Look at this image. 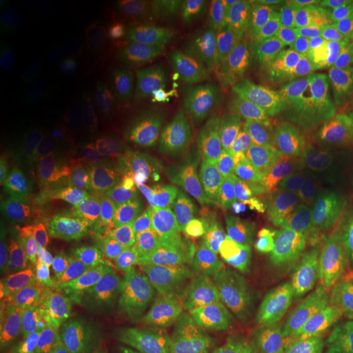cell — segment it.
I'll return each mask as SVG.
<instances>
[{"label":"cell","instance_id":"6da1fadb","mask_svg":"<svg viewBox=\"0 0 353 353\" xmlns=\"http://www.w3.org/2000/svg\"><path fill=\"white\" fill-rule=\"evenodd\" d=\"M327 232L321 224L297 221L280 229L265 243L252 265L254 278L283 294L310 293L327 248Z\"/></svg>","mask_w":353,"mask_h":353},{"label":"cell","instance_id":"7a4b0ae2","mask_svg":"<svg viewBox=\"0 0 353 353\" xmlns=\"http://www.w3.org/2000/svg\"><path fill=\"white\" fill-rule=\"evenodd\" d=\"M233 316L230 338L237 348L248 352L287 347L294 353H306L326 338L325 328L316 318L281 303L252 300Z\"/></svg>","mask_w":353,"mask_h":353},{"label":"cell","instance_id":"3957f363","mask_svg":"<svg viewBox=\"0 0 353 353\" xmlns=\"http://www.w3.org/2000/svg\"><path fill=\"white\" fill-rule=\"evenodd\" d=\"M350 61L300 48H275L254 58L250 79L256 84L330 93L350 75Z\"/></svg>","mask_w":353,"mask_h":353},{"label":"cell","instance_id":"277c9868","mask_svg":"<svg viewBox=\"0 0 353 353\" xmlns=\"http://www.w3.org/2000/svg\"><path fill=\"white\" fill-rule=\"evenodd\" d=\"M274 164L265 202L278 204L297 195L305 185L327 176L334 165V152L323 131H307L271 140Z\"/></svg>","mask_w":353,"mask_h":353},{"label":"cell","instance_id":"5b68a950","mask_svg":"<svg viewBox=\"0 0 353 353\" xmlns=\"http://www.w3.org/2000/svg\"><path fill=\"white\" fill-rule=\"evenodd\" d=\"M328 100L330 93L256 84L241 97L233 112L241 123L268 135L303 125L321 113Z\"/></svg>","mask_w":353,"mask_h":353},{"label":"cell","instance_id":"8992f818","mask_svg":"<svg viewBox=\"0 0 353 353\" xmlns=\"http://www.w3.org/2000/svg\"><path fill=\"white\" fill-rule=\"evenodd\" d=\"M224 178L236 202L255 207L267 194L268 150L254 135H229L223 141Z\"/></svg>","mask_w":353,"mask_h":353},{"label":"cell","instance_id":"52a82bcc","mask_svg":"<svg viewBox=\"0 0 353 353\" xmlns=\"http://www.w3.org/2000/svg\"><path fill=\"white\" fill-rule=\"evenodd\" d=\"M190 202L195 219L210 236H220L230 227L236 199L224 176L212 165L192 166Z\"/></svg>","mask_w":353,"mask_h":353},{"label":"cell","instance_id":"ba28073f","mask_svg":"<svg viewBox=\"0 0 353 353\" xmlns=\"http://www.w3.org/2000/svg\"><path fill=\"white\" fill-rule=\"evenodd\" d=\"M234 19L241 29L268 39L303 34V3L290 0H243L234 6Z\"/></svg>","mask_w":353,"mask_h":353},{"label":"cell","instance_id":"9c48e42d","mask_svg":"<svg viewBox=\"0 0 353 353\" xmlns=\"http://www.w3.org/2000/svg\"><path fill=\"white\" fill-rule=\"evenodd\" d=\"M170 79L176 102L194 109L207 101L214 83V64L201 43L182 46L170 58Z\"/></svg>","mask_w":353,"mask_h":353},{"label":"cell","instance_id":"30bf717a","mask_svg":"<svg viewBox=\"0 0 353 353\" xmlns=\"http://www.w3.org/2000/svg\"><path fill=\"white\" fill-rule=\"evenodd\" d=\"M76 353H139L143 331L127 327L108 309L80 318L75 325Z\"/></svg>","mask_w":353,"mask_h":353},{"label":"cell","instance_id":"8fae6325","mask_svg":"<svg viewBox=\"0 0 353 353\" xmlns=\"http://www.w3.org/2000/svg\"><path fill=\"white\" fill-rule=\"evenodd\" d=\"M318 303L332 312L353 313V228L322 265Z\"/></svg>","mask_w":353,"mask_h":353},{"label":"cell","instance_id":"7c38bea8","mask_svg":"<svg viewBox=\"0 0 353 353\" xmlns=\"http://www.w3.org/2000/svg\"><path fill=\"white\" fill-rule=\"evenodd\" d=\"M165 249L173 262L188 267L195 259L194 211L189 198L169 186L165 202Z\"/></svg>","mask_w":353,"mask_h":353},{"label":"cell","instance_id":"4fadbf2b","mask_svg":"<svg viewBox=\"0 0 353 353\" xmlns=\"http://www.w3.org/2000/svg\"><path fill=\"white\" fill-rule=\"evenodd\" d=\"M190 293L210 314H236L246 307L250 292L243 281L224 272H207L190 281Z\"/></svg>","mask_w":353,"mask_h":353},{"label":"cell","instance_id":"5bb4252c","mask_svg":"<svg viewBox=\"0 0 353 353\" xmlns=\"http://www.w3.org/2000/svg\"><path fill=\"white\" fill-rule=\"evenodd\" d=\"M103 169L89 159H80L64 165L52 178L46 192V205L63 208L87 201L100 189Z\"/></svg>","mask_w":353,"mask_h":353},{"label":"cell","instance_id":"9a60e30c","mask_svg":"<svg viewBox=\"0 0 353 353\" xmlns=\"http://www.w3.org/2000/svg\"><path fill=\"white\" fill-rule=\"evenodd\" d=\"M48 43L45 26L33 16H17L3 26L0 61L8 67H24L34 61Z\"/></svg>","mask_w":353,"mask_h":353},{"label":"cell","instance_id":"2e32d148","mask_svg":"<svg viewBox=\"0 0 353 353\" xmlns=\"http://www.w3.org/2000/svg\"><path fill=\"white\" fill-rule=\"evenodd\" d=\"M87 272L85 263L74 258L51 267L45 288V301L49 314L59 327L64 328L68 325L76 292Z\"/></svg>","mask_w":353,"mask_h":353},{"label":"cell","instance_id":"e0dca14e","mask_svg":"<svg viewBox=\"0 0 353 353\" xmlns=\"http://www.w3.org/2000/svg\"><path fill=\"white\" fill-rule=\"evenodd\" d=\"M303 34L341 37L353 30V0L303 1Z\"/></svg>","mask_w":353,"mask_h":353},{"label":"cell","instance_id":"ac0fdd59","mask_svg":"<svg viewBox=\"0 0 353 353\" xmlns=\"http://www.w3.org/2000/svg\"><path fill=\"white\" fill-rule=\"evenodd\" d=\"M160 312L161 321L159 322L174 328L178 332L221 327L219 318L203 310L186 285H178L165 292L160 303Z\"/></svg>","mask_w":353,"mask_h":353},{"label":"cell","instance_id":"d6986e66","mask_svg":"<svg viewBox=\"0 0 353 353\" xmlns=\"http://www.w3.org/2000/svg\"><path fill=\"white\" fill-rule=\"evenodd\" d=\"M36 123V110L26 97L10 85L1 83L0 89V134L10 144L26 139Z\"/></svg>","mask_w":353,"mask_h":353},{"label":"cell","instance_id":"ffe728a7","mask_svg":"<svg viewBox=\"0 0 353 353\" xmlns=\"http://www.w3.org/2000/svg\"><path fill=\"white\" fill-rule=\"evenodd\" d=\"M113 296V279L100 270H90L76 292L68 325H75L80 318L90 313L108 309Z\"/></svg>","mask_w":353,"mask_h":353},{"label":"cell","instance_id":"44dd1931","mask_svg":"<svg viewBox=\"0 0 353 353\" xmlns=\"http://www.w3.org/2000/svg\"><path fill=\"white\" fill-rule=\"evenodd\" d=\"M84 138V125L79 118L64 119L54 127L45 140L42 161L48 169H61L68 164Z\"/></svg>","mask_w":353,"mask_h":353},{"label":"cell","instance_id":"7402d4cb","mask_svg":"<svg viewBox=\"0 0 353 353\" xmlns=\"http://www.w3.org/2000/svg\"><path fill=\"white\" fill-rule=\"evenodd\" d=\"M130 240L140 258L153 261L165 246V212L151 205L135 220L130 230Z\"/></svg>","mask_w":353,"mask_h":353},{"label":"cell","instance_id":"603a6c76","mask_svg":"<svg viewBox=\"0 0 353 353\" xmlns=\"http://www.w3.org/2000/svg\"><path fill=\"white\" fill-rule=\"evenodd\" d=\"M125 102L130 115H150L163 112L168 102L164 81L154 74L137 77L127 85Z\"/></svg>","mask_w":353,"mask_h":353},{"label":"cell","instance_id":"cb8c5ba5","mask_svg":"<svg viewBox=\"0 0 353 353\" xmlns=\"http://www.w3.org/2000/svg\"><path fill=\"white\" fill-rule=\"evenodd\" d=\"M179 353H239V348L221 326L181 332Z\"/></svg>","mask_w":353,"mask_h":353},{"label":"cell","instance_id":"d4e9b609","mask_svg":"<svg viewBox=\"0 0 353 353\" xmlns=\"http://www.w3.org/2000/svg\"><path fill=\"white\" fill-rule=\"evenodd\" d=\"M156 137V123L150 115H128L118 127L117 138L127 151H147Z\"/></svg>","mask_w":353,"mask_h":353},{"label":"cell","instance_id":"484cf974","mask_svg":"<svg viewBox=\"0 0 353 353\" xmlns=\"http://www.w3.org/2000/svg\"><path fill=\"white\" fill-rule=\"evenodd\" d=\"M126 110L125 93L118 88L115 84L109 85L105 89L96 105V122L103 131L113 130L121 126L122 115Z\"/></svg>","mask_w":353,"mask_h":353},{"label":"cell","instance_id":"4316f807","mask_svg":"<svg viewBox=\"0 0 353 353\" xmlns=\"http://www.w3.org/2000/svg\"><path fill=\"white\" fill-rule=\"evenodd\" d=\"M254 58L242 46H230L221 51L214 62V72L225 80H236L252 72Z\"/></svg>","mask_w":353,"mask_h":353},{"label":"cell","instance_id":"83f0119b","mask_svg":"<svg viewBox=\"0 0 353 353\" xmlns=\"http://www.w3.org/2000/svg\"><path fill=\"white\" fill-rule=\"evenodd\" d=\"M303 191L305 204H334L339 202V194L353 192V181L345 178L338 183H331L327 176H319L307 182Z\"/></svg>","mask_w":353,"mask_h":353},{"label":"cell","instance_id":"f1b7e54d","mask_svg":"<svg viewBox=\"0 0 353 353\" xmlns=\"http://www.w3.org/2000/svg\"><path fill=\"white\" fill-rule=\"evenodd\" d=\"M174 328L153 323L143 331L144 341L139 353H179V335Z\"/></svg>","mask_w":353,"mask_h":353},{"label":"cell","instance_id":"f546056e","mask_svg":"<svg viewBox=\"0 0 353 353\" xmlns=\"http://www.w3.org/2000/svg\"><path fill=\"white\" fill-rule=\"evenodd\" d=\"M16 335L12 321L7 316H1L0 322V353H16Z\"/></svg>","mask_w":353,"mask_h":353},{"label":"cell","instance_id":"4dcf8cb0","mask_svg":"<svg viewBox=\"0 0 353 353\" xmlns=\"http://www.w3.org/2000/svg\"><path fill=\"white\" fill-rule=\"evenodd\" d=\"M84 19L89 30L92 32L99 30L101 28L102 20H103L101 4H99L97 1H89L88 6H85Z\"/></svg>","mask_w":353,"mask_h":353},{"label":"cell","instance_id":"1f68e13d","mask_svg":"<svg viewBox=\"0 0 353 353\" xmlns=\"http://www.w3.org/2000/svg\"><path fill=\"white\" fill-rule=\"evenodd\" d=\"M335 353H353V327L341 331L332 341Z\"/></svg>","mask_w":353,"mask_h":353},{"label":"cell","instance_id":"d6a6232c","mask_svg":"<svg viewBox=\"0 0 353 353\" xmlns=\"http://www.w3.org/2000/svg\"><path fill=\"white\" fill-rule=\"evenodd\" d=\"M16 353H51L48 347L34 335L26 336Z\"/></svg>","mask_w":353,"mask_h":353},{"label":"cell","instance_id":"836d02e7","mask_svg":"<svg viewBox=\"0 0 353 353\" xmlns=\"http://www.w3.org/2000/svg\"><path fill=\"white\" fill-rule=\"evenodd\" d=\"M341 119L344 131L353 145V101L347 102L341 106Z\"/></svg>","mask_w":353,"mask_h":353},{"label":"cell","instance_id":"e575fe53","mask_svg":"<svg viewBox=\"0 0 353 353\" xmlns=\"http://www.w3.org/2000/svg\"><path fill=\"white\" fill-rule=\"evenodd\" d=\"M246 353H259V352H255V351H249V352H246Z\"/></svg>","mask_w":353,"mask_h":353}]
</instances>
